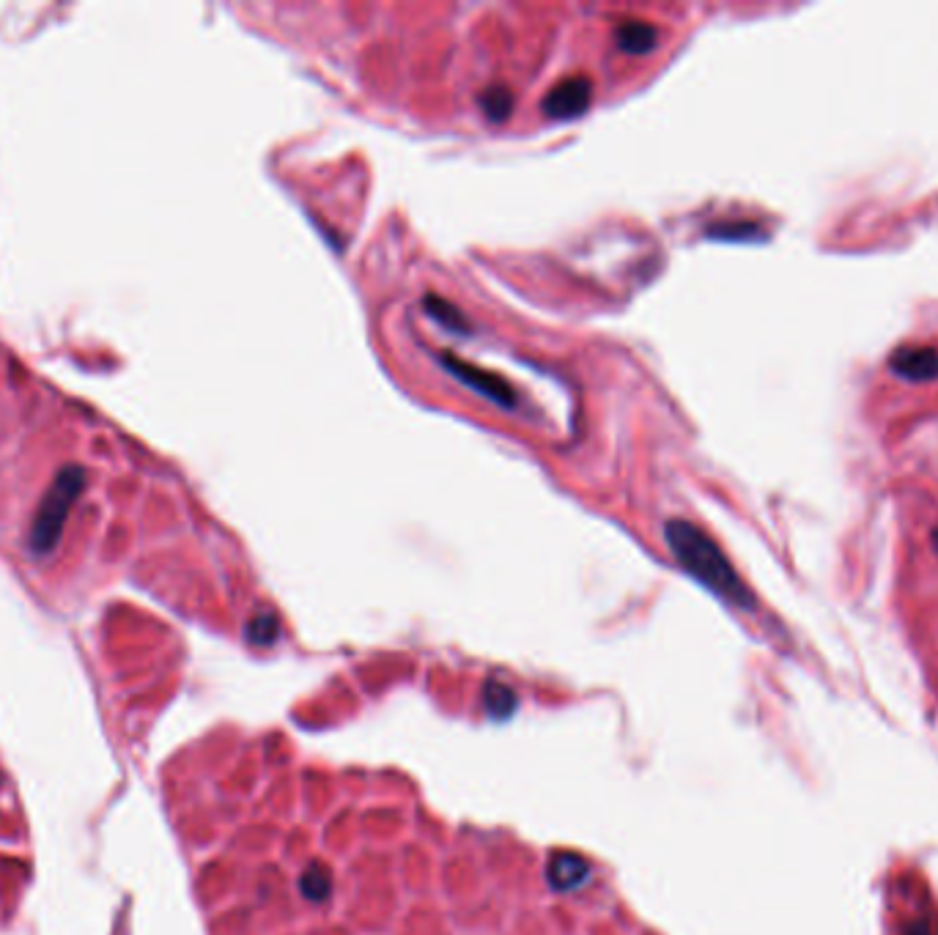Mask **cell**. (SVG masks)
<instances>
[{
  "instance_id": "6",
  "label": "cell",
  "mask_w": 938,
  "mask_h": 935,
  "mask_svg": "<svg viewBox=\"0 0 938 935\" xmlns=\"http://www.w3.org/2000/svg\"><path fill=\"white\" fill-rule=\"evenodd\" d=\"M656 42H659V28L651 25V22L626 20L615 28V44H618L623 53L645 55L651 53L653 47H656Z\"/></svg>"
},
{
  "instance_id": "8",
  "label": "cell",
  "mask_w": 938,
  "mask_h": 935,
  "mask_svg": "<svg viewBox=\"0 0 938 935\" xmlns=\"http://www.w3.org/2000/svg\"><path fill=\"white\" fill-rule=\"evenodd\" d=\"M483 702H486L489 716L505 719V716H511L513 708H516V694H513L511 686H505L500 680H489V683H486V691H483Z\"/></svg>"
},
{
  "instance_id": "2",
  "label": "cell",
  "mask_w": 938,
  "mask_h": 935,
  "mask_svg": "<svg viewBox=\"0 0 938 935\" xmlns=\"http://www.w3.org/2000/svg\"><path fill=\"white\" fill-rule=\"evenodd\" d=\"M442 365L448 368L459 382H464L472 390H478L480 395H486L489 401H494L502 409H513L516 404V393H513V387L505 379H500L497 373H489L478 368V365H469V362L459 360V357H453V354H442L439 357Z\"/></svg>"
},
{
  "instance_id": "9",
  "label": "cell",
  "mask_w": 938,
  "mask_h": 935,
  "mask_svg": "<svg viewBox=\"0 0 938 935\" xmlns=\"http://www.w3.org/2000/svg\"><path fill=\"white\" fill-rule=\"evenodd\" d=\"M299 886H302V894H305L308 900H313V903H324L332 892L330 870H327L324 864H310L308 870H305V875H302Z\"/></svg>"
},
{
  "instance_id": "14",
  "label": "cell",
  "mask_w": 938,
  "mask_h": 935,
  "mask_svg": "<svg viewBox=\"0 0 938 935\" xmlns=\"http://www.w3.org/2000/svg\"><path fill=\"white\" fill-rule=\"evenodd\" d=\"M933 546H936V549H938V530L933 532Z\"/></svg>"
},
{
  "instance_id": "1",
  "label": "cell",
  "mask_w": 938,
  "mask_h": 935,
  "mask_svg": "<svg viewBox=\"0 0 938 935\" xmlns=\"http://www.w3.org/2000/svg\"><path fill=\"white\" fill-rule=\"evenodd\" d=\"M664 541L683 571L692 574L700 585L708 587L719 598H725L727 604L755 609L752 590L744 585V579L736 574L733 563L727 560V554L719 549V543L708 532L700 530L692 521L670 519L664 524Z\"/></svg>"
},
{
  "instance_id": "7",
  "label": "cell",
  "mask_w": 938,
  "mask_h": 935,
  "mask_svg": "<svg viewBox=\"0 0 938 935\" xmlns=\"http://www.w3.org/2000/svg\"><path fill=\"white\" fill-rule=\"evenodd\" d=\"M423 310H426L431 319H437L439 324H445L448 330L469 332V321L464 319V313H461L453 302H448V299L437 297V294H428V297L423 299Z\"/></svg>"
},
{
  "instance_id": "4",
  "label": "cell",
  "mask_w": 938,
  "mask_h": 935,
  "mask_svg": "<svg viewBox=\"0 0 938 935\" xmlns=\"http://www.w3.org/2000/svg\"><path fill=\"white\" fill-rule=\"evenodd\" d=\"M889 368L906 382H933L938 379V351L928 346H900L892 351Z\"/></svg>"
},
{
  "instance_id": "10",
  "label": "cell",
  "mask_w": 938,
  "mask_h": 935,
  "mask_svg": "<svg viewBox=\"0 0 938 935\" xmlns=\"http://www.w3.org/2000/svg\"><path fill=\"white\" fill-rule=\"evenodd\" d=\"M480 107H483V113L491 121H505L513 110V94L505 85H489L480 94Z\"/></svg>"
},
{
  "instance_id": "13",
  "label": "cell",
  "mask_w": 938,
  "mask_h": 935,
  "mask_svg": "<svg viewBox=\"0 0 938 935\" xmlns=\"http://www.w3.org/2000/svg\"><path fill=\"white\" fill-rule=\"evenodd\" d=\"M906 935H933V930H930L928 922H914V925L906 930Z\"/></svg>"
},
{
  "instance_id": "12",
  "label": "cell",
  "mask_w": 938,
  "mask_h": 935,
  "mask_svg": "<svg viewBox=\"0 0 938 935\" xmlns=\"http://www.w3.org/2000/svg\"><path fill=\"white\" fill-rule=\"evenodd\" d=\"M757 234L752 225H741V228H716L714 236H752Z\"/></svg>"
},
{
  "instance_id": "5",
  "label": "cell",
  "mask_w": 938,
  "mask_h": 935,
  "mask_svg": "<svg viewBox=\"0 0 938 935\" xmlns=\"http://www.w3.org/2000/svg\"><path fill=\"white\" fill-rule=\"evenodd\" d=\"M546 881H549V886L555 892H576V889H582L590 881V864L582 856H576V853L560 850L546 864Z\"/></svg>"
},
{
  "instance_id": "11",
  "label": "cell",
  "mask_w": 938,
  "mask_h": 935,
  "mask_svg": "<svg viewBox=\"0 0 938 935\" xmlns=\"http://www.w3.org/2000/svg\"><path fill=\"white\" fill-rule=\"evenodd\" d=\"M278 637L280 620L275 612H258V615L247 623V639H250L256 648H269Z\"/></svg>"
},
{
  "instance_id": "3",
  "label": "cell",
  "mask_w": 938,
  "mask_h": 935,
  "mask_svg": "<svg viewBox=\"0 0 938 935\" xmlns=\"http://www.w3.org/2000/svg\"><path fill=\"white\" fill-rule=\"evenodd\" d=\"M590 102H593V80L585 75H571L560 80L555 88H549L541 107L549 118L568 121V118L582 116Z\"/></svg>"
}]
</instances>
